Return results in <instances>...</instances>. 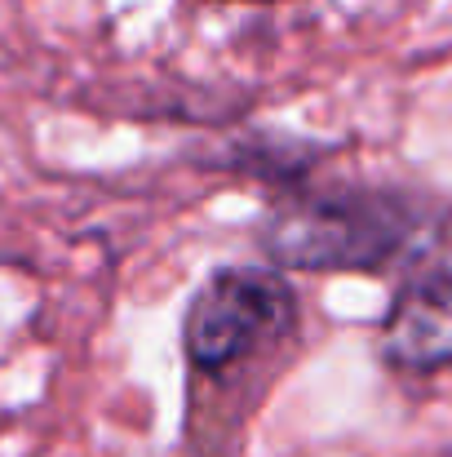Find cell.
Returning <instances> with one entry per match:
<instances>
[{
    "mask_svg": "<svg viewBox=\"0 0 452 457\" xmlns=\"http://www.w3.org/2000/svg\"><path fill=\"white\" fill-rule=\"evenodd\" d=\"M298 320L293 289L267 267L218 271L186 311V355L204 373H222L271 342H280Z\"/></svg>",
    "mask_w": 452,
    "mask_h": 457,
    "instance_id": "6da1fadb",
    "label": "cell"
},
{
    "mask_svg": "<svg viewBox=\"0 0 452 457\" xmlns=\"http://www.w3.org/2000/svg\"><path fill=\"white\" fill-rule=\"evenodd\" d=\"M382 351L399 369L452 364V267H426L399 289L382 328Z\"/></svg>",
    "mask_w": 452,
    "mask_h": 457,
    "instance_id": "7a4b0ae2",
    "label": "cell"
}]
</instances>
